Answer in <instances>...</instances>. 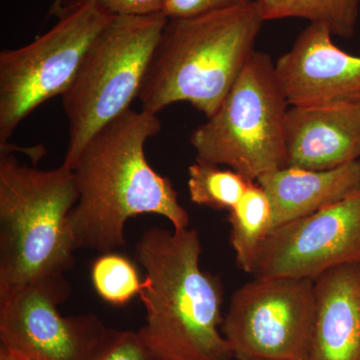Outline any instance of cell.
<instances>
[{
    "label": "cell",
    "mask_w": 360,
    "mask_h": 360,
    "mask_svg": "<svg viewBox=\"0 0 360 360\" xmlns=\"http://www.w3.org/2000/svg\"><path fill=\"white\" fill-rule=\"evenodd\" d=\"M161 129L158 115L129 110L87 142L73 174L78 193L70 213L75 248L112 252L127 245V220L165 217L174 229H189L174 184L149 165L144 146Z\"/></svg>",
    "instance_id": "1"
},
{
    "label": "cell",
    "mask_w": 360,
    "mask_h": 360,
    "mask_svg": "<svg viewBox=\"0 0 360 360\" xmlns=\"http://www.w3.org/2000/svg\"><path fill=\"white\" fill-rule=\"evenodd\" d=\"M201 243L194 229L153 227L136 245L146 276L141 296L146 324L137 335L151 360H231L220 328L224 288L200 267Z\"/></svg>",
    "instance_id": "2"
},
{
    "label": "cell",
    "mask_w": 360,
    "mask_h": 360,
    "mask_svg": "<svg viewBox=\"0 0 360 360\" xmlns=\"http://www.w3.org/2000/svg\"><path fill=\"white\" fill-rule=\"evenodd\" d=\"M264 20L248 6L168 20L139 92L142 110L158 115L186 101L210 117L255 52Z\"/></svg>",
    "instance_id": "3"
},
{
    "label": "cell",
    "mask_w": 360,
    "mask_h": 360,
    "mask_svg": "<svg viewBox=\"0 0 360 360\" xmlns=\"http://www.w3.org/2000/svg\"><path fill=\"white\" fill-rule=\"evenodd\" d=\"M0 290L65 276L77 250L70 213L78 193L73 170L28 167L0 143Z\"/></svg>",
    "instance_id": "4"
},
{
    "label": "cell",
    "mask_w": 360,
    "mask_h": 360,
    "mask_svg": "<svg viewBox=\"0 0 360 360\" xmlns=\"http://www.w3.org/2000/svg\"><path fill=\"white\" fill-rule=\"evenodd\" d=\"M167 20L162 13L115 15L90 45L63 96L68 120L63 167L72 169L94 134L130 110Z\"/></svg>",
    "instance_id": "5"
},
{
    "label": "cell",
    "mask_w": 360,
    "mask_h": 360,
    "mask_svg": "<svg viewBox=\"0 0 360 360\" xmlns=\"http://www.w3.org/2000/svg\"><path fill=\"white\" fill-rule=\"evenodd\" d=\"M288 105L271 58L253 52L219 110L191 134L196 161L255 181L285 167Z\"/></svg>",
    "instance_id": "6"
},
{
    "label": "cell",
    "mask_w": 360,
    "mask_h": 360,
    "mask_svg": "<svg viewBox=\"0 0 360 360\" xmlns=\"http://www.w3.org/2000/svg\"><path fill=\"white\" fill-rule=\"evenodd\" d=\"M94 0H65L58 20L32 44L0 53V143L35 108L72 84L97 35L115 18Z\"/></svg>",
    "instance_id": "7"
},
{
    "label": "cell",
    "mask_w": 360,
    "mask_h": 360,
    "mask_svg": "<svg viewBox=\"0 0 360 360\" xmlns=\"http://www.w3.org/2000/svg\"><path fill=\"white\" fill-rule=\"evenodd\" d=\"M315 316L314 281L255 277L232 295L221 330L238 360H305Z\"/></svg>",
    "instance_id": "8"
},
{
    "label": "cell",
    "mask_w": 360,
    "mask_h": 360,
    "mask_svg": "<svg viewBox=\"0 0 360 360\" xmlns=\"http://www.w3.org/2000/svg\"><path fill=\"white\" fill-rule=\"evenodd\" d=\"M70 295L65 276L0 290L1 347L32 360H89L110 328L94 314L63 316Z\"/></svg>",
    "instance_id": "9"
},
{
    "label": "cell",
    "mask_w": 360,
    "mask_h": 360,
    "mask_svg": "<svg viewBox=\"0 0 360 360\" xmlns=\"http://www.w3.org/2000/svg\"><path fill=\"white\" fill-rule=\"evenodd\" d=\"M360 262V188L338 202L270 231L255 277L314 279Z\"/></svg>",
    "instance_id": "10"
},
{
    "label": "cell",
    "mask_w": 360,
    "mask_h": 360,
    "mask_svg": "<svg viewBox=\"0 0 360 360\" xmlns=\"http://www.w3.org/2000/svg\"><path fill=\"white\" fill-rule=\"evenodd\" d=\"M333 37L326 26L310 23L274 63L290 105L360 101V56L340 49Z\"/></svg>",
    "instance_id": "11"
},
{
    "label": "cell",
    "mask_w": 360,
    "mask_h": 360,
    "mask_svg": "<svg viewBox=\"0 0 360 360\" xmlns=\"http://www.w3.org/2000/svg\"><path fill=\"white\" fill-rule=\"evenodd\" d=\"M286 165L335 169L360 160V101L291 106L285 117Z\"/></svg>",
    "instance_id": "12"
},
{
    "label": "cell",
    "mask_w": 360,
    "mask_h": 360,
    "mask_svg": "<svg viewBox=\"0 0 360 360\" xmlns=\"http://www.w3.org/2000/svg\"><path fill=\"white\" fill-rule=\"evenodd\" d=\"M314 281V323L305 360H360V262Z\"/></svg>",
    "instance_id": "13"
},
{
    "label": "cell",
    "mask_w": 360,
    "mask_h": 360,
    "mask_svg": "<svg viewBox=\"0 0 360 360\" xmlns=\"http://www.w3.org/2000/svg\"><path fill=\"white\" fill-rule=\"evenodd\" d=\"M269 196L272 229L309 217L360 188V160L335 169L283 167L257 180Z\"/></svg>",
    "instance_id": "14"
},
{
    "label": "cell",
    "mask_w": 360,
    "mask_h": 360,
    "mask_svg": "<svg viewBox=\"0 0 360 360\" xmlns=\"http://www.w3.org/2000/svg\"><path fill=\"white\" fill-rule=\"evenodd\" d=\"M231 243L236 264L252 274L262 245L272 231V210L269 196L257 181L246 189L238 205L229 212Z\"/></svg>",
    "instance_id": "15"
},
{
    "label": "cell",
    "mask_w": 360,
    "mask_h": 360,
    "mask_svg": "<svg viewBox=\"0 0 360 360\" xmlns=\"http://www.w3.org/2000/svg\"><path fill=\"white\" fill-rule=\"evenodd\" d=\"M255 4L264 21L302 18L347 39L354 34L360 0H255Z\"/></svg>",
    "instance_id": "16"
},
{
    "label": "cell",
    "mask_w": 360,
    "mask_h": 360,
    "mask_svg": "<svg viewBox=\"0 0 360 360\" xmlns=\"http://www.w3.org/2000/svg\"><path fill=\"white\" fill-rule=\"evenodd\" d=\"M255 180L219 165L196 161L188 167V193L195 205L231 212Z\"/></svg>",
    "instance_id": "17"
},
{
    "label": "cell",
    "mask_w": 360,
    "mask_h": 360,
    "mask_svg": "<svg viewBox=\"0 0 360 360\" xmlns=\"http://www.w3.org/2000/svg\"><path fill=\"white\" fill-rule=\"evenodd\" d=\"M90 272L94 290L108 304L123 307L141 292L142 281L136 267L120 253H101L92 262Z\"/></svg>",
    "instance_id": "18"
},
{
    "label": "cell",
    "mask_w": 360,
    "mask_h": 360,
    "mask_svg": "<svg viewBox=\"0 0 360 360\" xmlns=\"http://www.w3.org/2000/svg\"><path fill=\"white\" fill-rule=\"evenodd\" d=\"M89 360H151L137 333L110 329L103 345Z\"/></svg>",
    "instance_id": "19"
},
{
    "label": "cell",
    "mask_w": 360,
    "mask_h": 360,
    "mask_svg": "<svg viewBox=\"0 0 360 360\" xmlns=\"http://www.w3.org/2000/svg\"><path fill=\"white\" fill-rule=\"evenodd\" d=\"M255 0H165L161 13L168 20L186 18L200 14L248 6Z\"/></svg>",
    "instance_id": "20"
},
{
    "label": "cell",
    "mask_w": 360,
    "mask_h": 360,
    "mask_svg": "<svg viewBox=\"0 0 360 360\" xmlns=\"http://www.w3.org/2000/svg\"><path fill=\"white\" fill-rule=\"evenodd\" d=\"M115 15H146L161 13L165 0H94Z\"/></svg>",
    "instance_id": "21"
},
{
    "label": "cell",
    "mask_w": 360,
    "mask_h": 360,
    "mask_svg": "<svg viewBox=\"0 0 360 360\" xmlns=\"http://www.w3.org/2000/svg\"><path fill=\"white\" fill-rule=\"evenodd\" d=\"M0 360H32L26 355L8 349V348L0 347Z\"/></svg>",
    "instance_id": "22"
},
{
    "label": "cell",
    "mask_w": 360,
    "mask_h": 360,
    "mask_svg": "<svg viewBox=\"0 0 360 360\" xmlns=\"http://www.w3.org/2000/svg\"><path fill=\"white\" fill-rule=\"evenodd\" d=\"M65 0H53V4H52L51 8V15L58 16L60 14L61 11H63V4H65Z\"/></svg>",
    "instance_id": "23"
}]
</instances>
